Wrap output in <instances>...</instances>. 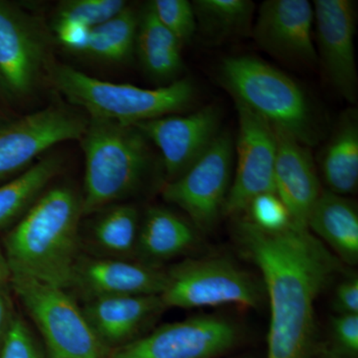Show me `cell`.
<instances>
[{"instance_id": "cell-3", "label": "cell", "mask_w": 358, "mask_h": 358, "mask_svg": "<svg viewBox=\"0 0 358 358\" xmlns=\"http://www.w3.org/2000/svg\"><path fill=\"white\" fill-rule=\"evenodd\" d=\"M85 157L83 215L136 192L150 166L148 140L134 126L89 117L81 138Z\"/></svg>"}, {"instance_id": "cell-26", "label": "cell", "mask_w": 358, "mask_h": 358, "mask_svg": "<svg viewBox=\"0 0 358 358\" xmlns=\"http://www.w3.org/2000/svg\"><path fill=\"white\" fill-rule=\"evenodd\" d=\"M140 222L131 205H115L101 214L93 226V238L103 251L124 256L136 251Z\"/></svg>"}, {"instance_id": "cell-19", "label": "cell", "mask_w": 358, "mask_h": 358, "mask_svg": "<svg viewBox=\"0 0 358 358\" xmlns=\"http://www.w3.org/2000/svg\"><path fill=\"white\" fill-rule=\"evenodd\" d=\"M308 229L345 262H357L358 213L350 200L329 190L322 192L308 217Z\"/></svg>"}, {"instance_id": "cell-7", "label": "cell", "mask_w": 358, "mask_h": 358, "mask_svg": "<svg viewBox=\"0 0 358 358\" xmlns=\"http://www.w3.org/2000/svg\"><path fill=\"white\" fill-rule=\"evenodd\" d=\"M159 298L164 308L236 305L251 308L260 305L263 289L248 273L226 259H197L166 271Z\"/></svg>"}, {"instance_id": "cell-34", "label": "cell", "mask_w": 358, "mask_h": 358, "mask_svg": "<svg viewBox=\"0 0 358 358\" xmlns=\"http://www.w3.org/2000/svg\"><path fill=\"white\" fill-rule=\"evenodd\" d=\"M9 282L0 285V348L16 317Z\"/></svg>"}, {"instance_id": "cell-22", "label": "cell", "mask_w": 358, "mask_h": 358, "mask_svg": "<svg viewBox=\"0 0 358 358\" xmlns=\"http://www.w3.org/2000/svg\"><path fill=\"white\" fill-rule=\"evenodd\" d=\"M136 47L143 68L155 79H171L182 69V45L148 6L138 18Z\"/></svg>"}, {"instance_id": "cell-33", "label": "cell", "mask_w": 358, "mask_h": 358, "mask_svg": "<svg viewBox=\"0 0 358 358\" xmlns=\"http://www.w3.org/2000/svg\"><path fill=\"white\" fill-rule=\"evenodd\" d=\"M334 305L339 315H358L357 278L345 280L336 291Z\"/></svg>"}, {"instance_id": "cell-6", "label": "cell", "mask_w": 358, "mask_h": 358, "mask_svg": "<svg viewBox=\"0 0 358 358\" xmlns=\"http://www.w3.org/2000/svg\"><path fill=\"white\" fill-rule=\"evenodd\" d=\"M9 284L43 336L50 358H103L102 343L65 289L16 273Z\"/></svg>"}, {"instance_id": "cell-23", "label": "cell", "mask_w": 358, "mask_h": 358, "mask_svg": "<svg viewBox=\"0 0 358 358\" xmlns=\"http://www.w3.org/2000/svg\"><path fill=\"white\" fill-rule=\"evenodd\" d=\"M357 124V115H346L322 155V171L329 192L343 196L355 192L358 185Z\"/></svg>"}, {"instance_id": "cell-5", "label": "cell", "mask_w": 358, "mask_h": 358, "mask_svg": "<svg viewBox=\"0 0 358 358\" xmlns=\"http://www.w3.org/2000/svg\"><path fill=\"white\" fill-rule=\"evenodd\" d=\"M219 82L252 112L305 145L317 141L312 108L305 92L288 75L260 59L234 56L224 59Z\"/></svg>"}, {"instance_id": "cell-16", "label": "cell", "mask_w": 358, "mask_h": 358, "mask_svg": "<svg viewBox=\"0 0 358 358\" xmlns=\"http://www.w3.org/2000/svg\"><path fill=\"white\" fill-rule=\"evenodd\" d=\"M273 128L277 143L275 193L288 209L292 225L308 229L310 212L322 193L312 155L292 134Z\"/></svg>"}, {"instance_id": "cell-24", "label": "cell", "mask_w": 358, "mask_h": 358, "mask_svg": "<svg viewBox=\"0 0 358 358\" xmlns=\"http://www.w3.org/2000/svg\"><path fill=\"white\" fill-rule=\"evenodd\" d=\"M138 17L129 6L106 21L92 28L84 54L101 60L122 62L136 47Z\"/></svg>"}, {"instance_id": "cell-9", "label": "cell", "mask_w": 358, "mask_h": 358, "mask_svg": "<svg viewBox=\"0 0 358 358\" xmlns=\"http://www.w3.org/2000/svg\"><path fill=\"white\" fill-rule=\"evenodd\" d=\"M88 120L58 106L0 126V185L27 171L40 155L68 141L80 140Z\"/></svg>"}, {"instance_id": "cell-1", "label": "cell", "mask_w": 358, "mask_h": 358, "mask_svg": "<svg viewBox=\"0 0 358 358\" xmlns=\"http://www.w3.org/2000/svg\"><path fill=\"white\" fill-rule=\"evenodd\" d=\"M237 231L270 301L267 358H307L315 301L338 272V259L308 229L266 232L244 219Z\"/></svg>"}, {"instance_id": "cell-8", "label": "cell", "mask_w": 358, "mask_h": 358, "mask_svg": "<svg viewBox=\"0 0 358 358\" xmlns=\"http://www.w3.org/2000/svg\"><path fill=\"white\" fill-rule=\"evenodd\" d=\"M234 145L219 134L199 159L162 190V197L188 214L201 230H210L222 213L232 183Z\"/></svg>"}, {"instance_id": "cell-4", "label": "cell", "mask_w": 358, "mask_h": 358, "mask_svg": "<svg viewBox=\"0 0 358 358\" xmlns=\"http://www.w3.org/2000/svg\"><path fill=\"white\" fill-rule=\"evenodd\" d=\"M51 78L56 89L72 105L86 110L90 117L127 126L182 112L195 96L194 86L188 79L145 89L103 81L68 65L54 67Z\"/></svg>"}, {"instance_id": "cell-27", "label": "cell", "mask_w": 358, "mask_h": 358, "mask_svg": "<svg viewBox=\"0 0 358 358\" xmlns=\"http://www.w3.org/2000/svg\"><path fill=\"white\" fill-rule=\"evenodd\" d=\"M148 7L181 45L193 38L197 29V21L192 2L187 0H154Z\"/></svg>"}, {"instance_id": "cell-12", "label": "cell", "mask_w": 358, "mask_h": 358, "mask_svg": "<svg viewBox=\"0 0 358 358\" xmlns=\"http://www.w3.org/2000/svg\"><path fill=\"white\" fill-rule=\"evenodd\" d=\"M317 52L324 72L346 101L357 103L355 8L350 0L313 1Z\"/></svg>"}, {"instance_id": "cell-21", "label": "cell", "mask_w": 358, "mask_h": 358, "mask_svg": "<svg viewBox=\"0 0 358 358\" xmlns=\"http://www.w3.org/2000/svg\"><path fill=\"white\" fill-rule=\"evenodd\" d=\"M61 160L40 157L27 171L0 185V232L13 227L57 176Z\"/></svg>"}, {"instance_id": "cell-35", "label": "cell", "mask_w": 358, "mask_h": 358, "mask_svg": "<svg viewBox=\"0 0 358 358\" xmlns=\"http://www.w3.org/2000/svg\"><path fill=\"white\" fill-rule=\"evenodd\" d=\"M10 268L7 262L3 249L0 246V285L6 284L10 281Z\"/></svg>"}, {"instance_id": "cell-17", "label": "cell", "mask_w": 358, "mask_h": 358, "mask_svg": "<svg viewBox=\"0 0 358 358\" xmlns=\"http://www.w3.org/2000/svg\"><path fill=\"white\" fill-rule=\"evenodd\" d=\"M164 284L166 271L155 266L122 259L79 258L72 287L90 300L100 296H159Z\"/></svg>"}, {"instance_id": "cell-10", "label": "cell", "mask_w": 358, "mask_h": 358, "mask_svg": "<svg viewBox=\"0 0 358 358\" xmlns=\"http://www.w3.org/2000/svg\"><path fill=\"white\" fill-rule=\"evenodd\" d=\"M238 339L233 322L202 315L159 327L120 346L109 358H214L227 352Z\"/></svg>"}, {"instance_id": "cell-32", "label": "cell", "mask_w": 358, "mask_h": 358, "mask_svg": "<svg viewBox=\"0 0 358 358\" xmlns=\"http://www.w3.org/2000/svg\"><path fill=\"white\" fill-rule=\"evenodd\" d=\"M54 30L66 48L79 53L86 50L92 28L74 20H55Z\"/></svg>"}, {"instance_id": "cell-20", "label": "cell", "mask_w": 358, "mask_h": 358, "mask_svg": "<svg viewBox=\"0 0 358 358\" xmlns=\"http://www.w3.org/2000/svg\"><path fill=\"white\" fill-rule=\"evenodd\" d=\"M192 226L162 207H152L140 226L136 251L148 261H164L179 256L194 243Z\"/></svg>"}, {"instance_id": "cell-18", "label": "cell", "mask_w": 358, "mask_h": 358, "mask_svg": "<svg viewBox=\"0 0 358 358\" xmlns=\"http://www.w3.org/2000/svg\"><path fill=\"white\" fill-rule=\"evenodd\" d=\"M164 308L159 296H115L90 299L82 310L103 346H122Z\"/></svg>"}, {"instance_id": "cell-31", "label": "cell", "mask_w": 358, "mask_h": 358, "mask_svg": "<svg viewBox=\"0 0 358 358\" xmlns=\"http://www.w3.org/2000/svg\"><path fill=\"white\" fill-rule=\"evenodd\" d=\"M331 334L336 352L346 358L358 353V315H339L331 322Z\"/></svg>"}, {"instance_id": "cell-11", "label": "cell", "mask_w": 358, "mask_h": 358, "mask_svg": "<svg viewBox=\"0 0 358 358\" xmlns=\"http://www.w3.org/2000/svg\"><path fill=\"white\" fill-rule=\"evenodd\" d=\"M235 103L239 120L236 169L224 203L225 215H239L258 195L275 192L274 128L241 103Z\"/></svg>"}, {"instance_id": "cell-25", "label": "cell", "mask_w": 358, "mask_h": 358, "mask_svg": "<svg viewBox=\"0 0 358 358\" xmlns=\"http://www.w3.org/2000/svg\"><path fill=\"white\" fill-rule=\"evenodd\" d=\"M192 6L201 31L216 40L243 33L254 13L249 0H196Z\"/></svg>"}, {"instance_id": "cell-13", "label": "cell", "mask_w": 358, "mask_h": 358, "mask_svg": "<svg viewBox=\"0 0 358 358\" xmlns=\"http://www.w3.org/2000/svg\"><path fill=\"white\" fill-rule=\"evenodd\" d=\"M159 148L169 181L185 173L218 136L219 112L207 107L192 114L169 115L136 124Z\"/></svg>"}, {"instance_id": "cell-15", "label": "cell", "mask_w": 358, "mask_h": 358, "mask_svg": "<svg viewBox=\"0 0 358 358\" xmlns=\"http://www.w3.org/2000/svg\"><path fill=\"white\" fill-rule=\"evenodd\" d=\"M44 49L34 23L17 6L0 0V87L25 96L38 81Z\"/></svg>"}, {"instance_id": "cell-28", "label": "cell", "mask_w": 358, "mask_h": 358, "mask_svg": "<svg viewBox=\"0 0 358 358\" xmlns=\"http://www.w3.org/2000/svg\"><path fill=\"white\" fill-rule=\"evenodd\" d=\"M127 6L124 0H70L59 7L56 20H74L94 28L114 17Z\"/></svg>"}, {"instance_id": "cell-29", "label": "cell", "mask_w": 358, "mask_h": 358, "mask_svg": "<svg viewBox=\"0 0 358 358\" xmlns=\"http://www.w3.org/2000/svg\"><path fill=\"white\" fill-rule=\"evenodd\" d=\"M246 212L250 222L266 232H280L293 226L288 209L275 192L256 196Z\"/></svg>"}, {"instance_id": "cell-2", "label": "cell", "mask_w": 358, "mask_h": 358, "mask_svg": "<svg viewBox=\"0 0 358 358\" xmlns=\"http://www.w3.org/2000/svg\"><path fill=\"white\" fill-rule=\"evenodd\" d=\"M82 215L81 196L69 186L45 190L4 237L10 272L71 288Z\"/></svg>"}, {"instance_id": "cell-30", "label": "cell", "mask_w": 358, "mask_h": 358, "mask_svg": "<svg viewBox=\"0 0 358 358\" xmlns=\"http://www.w3.org/2000/svg\"><path fill=\"white\" fill-rule=\"evenodd\" d=\"M0 358H41L32 334L20 317L13 320L0 348Z\"/></svg>"}, {"instance_id": "cell-14", "label": "cell", "mask_w": 358, "mask_h": 358, "mask_svg": "<svg viewBox=\"0 0 358 358\" xmlns=\"http://www.w3.org/2000/svg\"><path fill=\"white\" fill-rule=\"evenodd\" d=\"M313 26V6L308 0H267L259 8L254 37L274 57L310 65L317 59Z\"/></svg>"}]
</instances>
